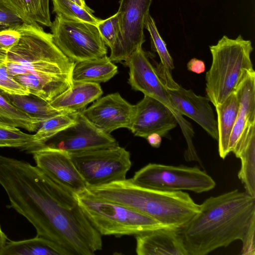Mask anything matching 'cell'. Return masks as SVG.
Returning a JSON list of instances; mask_svg holds the SVG:
<instances>
[{
  "label": "cell",
  "mask_w": 255,
  "mask_h": 255,
  "mask_svg": "<svg viewBox=\"0 0 255 255\" xmlns=\"http://www.w3.org/2000/svg\"><path fill=\"white\" fill-rule=\"evenodd\" d=\"M0 185L10 207L33 225L36 236L54 242L68 255H93L102 249V236L74 194L37 166L0 154Z\"/></svg>",
  "instance_id": "obj_1"
},
{
  "label": "cell",
  "mask_w": 255,
  "mask_h": 255,
  "mask_svg": "<svg viewBox=\"0 0 255 255\" xmlns=\"http://www.w3.org/2000/svg\"><path fill=\"white\" fill-rule=\"evenodd\" d=\"M188 255H205L237 240L241 254L255 255V197L235 189L206 199L178 229Z\"/></svg>",
  "instance_id": "obj_2"
},
{
  "label": "cell",
  "mask_w": 255,
  "mask_h": 255,
  "mask_svg": "<svg viewBox=\"0 0 255 255\" xmlns=\"http://www.w3.org/2000/svg\"><path fill=\"white\" fill-rule=\"evenodd\" d=\"M19 41L7 52L6 61L20 64L41 83L47 102L72 87L75 62L54 44L51 33L38 23L16 27Z\"/></svg>",
  "instance_id": "obj_3"
},
{
  "label": "cell",
  "mask_w": 255,
  "mask_h": 255,
  "mask_svg": "<svg viewBox=\"0 0 255 255\" xmlns=\"http://www.w3.org/2000/svg\"><path fill=\"white\" fill-rule=\"evenodd\" d=\"M85 192L151 217L165 227L179 229L199 211L200 205L183 191H167L142 187L130 179L87 187Z\"/></svg>",
  "instance_id": "obj_4"
},
{
  "label": "cell",
  "mask_w": 255,
  "mask_h": 255,
  "mask_svg": "<svg viewBox=\"0 0 255 255\" xmlns=\"http://www.w3.org/2000/svg\"><path fill=\"white\" fill-rule=\"evenodd\" d=\"M212 61L206 74L207 97L215 107L234 93L245 76L254 71L251 54L252 42L241 35L235 39L224 35L216 45L210 46Z\"/></svg>",
  "instance_id": "obj_5"
},
{
  "label": "cell",
  "mask_w": 255,
  "mask_h": 255,
  "mask_svg": "<svg viewBox=\"0 0 255 255\" xmlns=\"http://www.w3.org/2000/svg\"><path fill=\"white\" fill-rule=\"evenodd\" d=\"M84 214L102 235H136L165 227L154 219L123 205L96 198L85 191L74 194Z\"/></svg>",
  "instance_id": "obj_6"
},
{
  "label": "cell",
  "mask_w": 255,
  "mask_h": 255,
  "mask_svg": "<svg viewBox=\"0 0 255 255\" xmlns=\"http://www.w3.org/2000/svg\"><path fill=\"white\" fill-rule=\"evenodd\" d=\"M132 182L138 186L167 191L208 192L216 186L214 180L198 166L148 163L135 172Z\"/></svg>",
  "instance_id": "obj_7"
},
{
  "label": "cell",
  "mask_w": 255,
  "mask_h": 255,
  "mask_svg": "<svg viewBox=\"0 0 255 255\" xmlns=\"http://www.w3.org/2000/svg\"><path fill=\"white\" fill-rule=\"evenodd\" d=\"M50 27L54 44L75 63L107 55V47L95 25L56 15Z\"/></svg>",
  "instance_id": "obj_8"
},
{
  "label": "cell",
  "mask_w": 255,
  "mask_h": 255,
  "mask_svg": "<svg viewBox=\"0 0 255 255\" xmlns=\"http://www.w3.org/2000/svg\"><path fill=\"white\" fill-rule=\"evenodd\" d=\"M69 154L87 187L125 180L131 165L129 152L119 145Z\"/></svg>",
  "instance_id": "obj_9"
},
{
  "label": "cell",
  "mask_w": 255,
  "mask_h": 255,
  "mask_svg": "<svg viewBox=\"0 0 255 255\" xmlns=\"http://www.w3.org/2000/svg\"><path fill=\"white\" fill-rule=\"evenodd\" d=\"M152 0H120L119 14L120 31L111 49L109 57L113 63L125 61L145 39L144 19Z\"/></svg>",
  "instance_id": "obj_10"
},
{
  "label": "cell",
  "mask_w": 255,
  "mask_h": 255,
  "mask_svg": "<svg viewBox=\"0 0 255 255\" xmlns=\"http://www.w3.org/2000/svg\"><path fill=\"white\" fill-rule=\"evenodd\" d=\"M166 88L170 99L182 115L191 119L200 126L213 138L218 140L217 120L207 97L196 95L191 89L186 90L172 78L171 71L161 63L155 67Z\"/></svg>",
  "instance_id": "obj_11"
},
{
  "label": "cell",
  "mask_w": 255,
  "mask_h": 255,
  "mask_svg": "<svg viewBox=\"0 0 255 255\" xmlns=\"http://www.w3.org/2000/svg\"><path fill=\"white\" fill-rule=\"evenodd\" d=\"M75 120L74 124L48 139L42 147L74 153L119 145L113 136L93 125L81 112H76Z\"/></svg>",
  "instance_id": "obj_12"
},
{
  "label": "cell",
  "mask_w": 255,
  "mask_h": 255,
  "mask_svg": "<svg viewBox=\"0 0 255 255\" xmlns=\"http://www.w3.org/2000/svg\"><path fill=\"white\" fill-rule=\"evenodd\" d=\"M32 154L36 166L55 182L73 194L86 190L87 184L69 153L43 147Z\"/></svg>",
  "instance_id": "obj_13"
},
{
  "label": "cell",
  "mask_w": 255,
  "mask_h": 255,
  "mask_svg": "<svg viewBox=\"0 0 255 255\" xmlns=\"http://www.w3.org/2000/svg\"><path fill=\"white\" fill-rule=\"evenodd\" d=\"M96 101L81 112L93 125L109 134L120 128L130 129L135 105L126 101L119 93L109 94Z\"/></svg>",
  "instance_id": "obj_14"
},
{
  "label": "cell",
  "mask_w": 255,
  "mask_h": 255,
  "mask_svg": "<svg viewBox=\"0 0 255 255\" xmlns=\"http://www.w3.org/2000/svg\"><path fill=\"white\" fill-rule=\"evenodd\" d=\"M124 63L129 69L128 83L133 90L161 102L175 115L178 114L155 67L150 62L142 47L133 52Z\"/></svg>",
  "instance_id": "obj_15"
},
{
  "label": "cell",
  "mask_w": 255,
  "mask_h": 255,
  "mask_svg": "<svg viewBox=\"0 0 255 255\" xmlns=\"http://www.w3.org/2000/svg\"><path fill=\"white\" fill-rule=\"evenodd\" d=\"M177 125L175 115L166 105L151 97L144 95L143 98L135 105L129 130L135 136L145 138L152 133L165 137Z\"/></svg>",
  "instance_id": "obj_16"
},
{
  "label": "cell",
  "mask_w": 255,
  "mask_h": 255,
  "mask_svg": "<svg viewBox=\"0 0 255 255\" xmlns=\"http://www.w3.org/2000/svg\"><path fill=\"white\" fill-rule=\"evenodd\" d=\"M138 255H188L178 229L161 227L135 235Z\"/></svg>",
  "instance_id": "obj_17"
},
{
  "label": "cell",
  "mask_w": 255,
  "mask_h": 255,
  "mask_svg": "<svg viewBox=\"0 0 255 255\" xmlns=\"http://www.w3.org/2000/svg\"><path fill=\"white\" fill-rule=\"evenodd\" d=\"M239 103L236 120L229 143L232 152L241 135L250 125L255 124V72H249L241 80L235 92Z\"/></svg>",
  "instance_id": "obj_18"
},
{
  "label": "cell",
  "mask_w": 255,
  "mask_h": 255,
  "mask_svg": "<svg viewBox=\"0 0 255 255\" xmlns=\"http://www.w3.org/2000/svg\"><path fill=\"white\" fill-rule=\"evenodd\" d=\"M232 152L241 160L238 177L245 191L255 197V124L245 128Z\"/></svg>",
  "instance_id": "obj_19"
},
{
  "label": "cell",
  "mask_w": 255,
  "mask_h": 255,
  "mask_svg": "<svg viewBox=\"0 0 255 255\" xmlns=\"http://www.w3.org/2000/svg\"><path fill=\"white\" fill-rule=\"evenodd\" d=\"M102 94L103 90L99 83L73 82L71 88L49 103L58 110L71 113L81 112L89 104L100 98Z\"/></svg>",
  "instance_id": "obj_20"
},
{
  "label": "cell",
  "mask_w": 255,
  "mask_h": 255,
  "mask_svg": "<svg viewBox=\"0 0 255 255\" xmlns=\"http://www.w3.org/2000/svg\"><path fill=\"white\" fill-rule=\"evenodd\" d=\"M118 73V67L107 55L99 58L75 63L73 82L100 83L110 80Z\"/></svg>",
  "instance_id": "obj_21"
},
{
  "label": "cell",
  "mask_w": 255,
  "mask_h": 255,
  "mask_svg": "<svg viewBox=\"0 0 255 255\" xmlns=\"http://www.w3.org/2000/svg\"><path fill=\"white\" fill-rule=\"evenodd\" d=\"M239 106V100L234 92L224 103L215 107L217 115L218 152L223 159L230 153L229 143Z\"/></svg>",
  "instance_id": "obj_22"
},
{
  "label": "cell",
  "mask_w": 255,
  "mask_h": 255,
  "mask_svg": "<svg viewBox=\"0 0 255 255\" xmlns=\"http://www.w3.org/2000/svg\"><path fill=\"white\" fill-rule=\"evenodd\" d=\"M0 255H68L54 242L36 236L29 239L6 242Z\"/></svg>",
  "instance_id": "obj_23"
},
{
  "label": "cell",
  "mask_w": 255,
  "mask_h": 255,
  "mask_svg": "<svg viewBox=\"0 0 255 255\" xmlns=\"http://www.w3.org/2000/svg\"><path fill=\"white\" fill-rule=\"evenodd\" d=\"M5 5L27 24L50 27L49 0H3Z\"/></svg>",
  "instance_id": "obj_24"
},
{
  "label": "cell",
  "mask_w": 255,
  "mask_h": 255,
  "mask_svg": "<svg viewBox=\"0 0 255 255\" xmlns=\"http://www.w3.org/2000/svg\"><path fill=\"white\" fill-rule=\"evenodd\" d=\"M44 121L15 107L0 90V123L34 132Z\"/></svg>",
  "instance_id": "obj_25"
},
{
  "label": "cell",
  "mask_w": 255,
  "mask_h": 255,
  "mask_svg": "<svg viewBox=\"0 0 255 255\" xmlns=\"http://www.w3.org/2000/svg\"><path fill=\"white\" fill-rule=\"evenodd\" d=\"M10 102L15 107L32 116L46 120L55 116L71 113L60 111L52 107L49 103L40 99H32L29 96L8 94L2 92Z\"/></svg>",
  "instance_id": "obj_26"
},
{
  "label": "cell",
  "mask_w": 255,
  "mask_h": 255,
  "mask_svg": "<svg viewBox=\"0 0 255 255\" xmlns=\"http://www.w3.org/2000/svg\"><path fill=\"white\" fill-rule=\"evenodd\" d=\"M14 147L32 153L39 148L34 134L23 132L18 128L0 123V147Z\"/></svg>",
  "instance_id": "obj_27"
},
{
  "label": "cell",
  "mask_w": 255,
  "mask_h": 255,
  "mask_svg": "<svg viewBox=\"0 0 255 255\" xmlns=\"http://www.w3.org/2000/svg\"><path fill=\"white\" fill-rule=\"evenodd\" d=\"M75 113H65L51 117L44 121L34 136L41 148L52 137L76 123Z\"/></svg>",
  "instance_id": "obj_28"
},
{
  "label": "cell",
  "mask_w": 255,
  "mask_h": 255,
  "mask_svg": "<svg viewBox=\"0 0 255 255\" xmlns=\"http://www.w3.org/2000/svg\"><path fill=\"white\" fill-rule=\"evenodd\" d=\"M53 11L65 18L97 25L100 21L91 12L69 0H52Z\"/></svg>",
  "instance_id": "obj_29"
},
{
  "label": "cell",
  "mask_w": 255,
  "mask_h": 255,
  "mask_svg": "<svg viewBox=\"0 0 255 255\" xmlns=\"http://www.w3.org/2000/svg\"><path fill=\"white\" fill-rule=\"evenodd\" d=\"M144 28L148 31L150 35L151 48L158 54L160 63L170 71L174 69L172 58L167 49L166 43L158 32L154 20L149 12L146 14L144 18Z\"/></svg>",
  "instance_id": "obj_30"
},
{
  "label": "cell",
  "mask_w": 255,
  "mask_h": 255,
  "mask_svg": "<svg viewBox=\"0 0 255 255\" xmlns=\"http://www.w3.org/2000/svg\"><path fill=\"white\" fill-rule=\"evenodd\" d=\"M96 26L105 45L111 49L120 31L118 12L106 19H100Z\"/></svg>",
  "instance_id": "obj_31"
},
{
  "label": "cell",
  "mask_w": 255,
  "mask_h": 255,
  "mask_svg": "<svg viewBox=\"0 0 255 255\" xmlns=\"http://www.w3.org/2000/svg\"><path fill=\"white\" fill-rule=\"evenodd\" d=\"M0 90L8 94L31 95L26 87L19 83L8 73L5 63L0 64Z\"/></svg>",
  "instance_id": "obj_32"
},
{
  "label": "cell",
  "mask_w": 255,
  "mask_h": 255,
  "mask_svg": "<svg viewBox=\"0 0 255 255\" xmlns=\"http://www.w3.org/2000/svg\"><path fill=\"white\" fill-rule=\"evenodd\" d=\"M19 83L26 87L30 94L47 101L43 87L39 80L32 74L28 72L13 77Z\"/></svg>",
  "instance_id": "obj_33"
},
{
  "label": "cell",
  "mask_w": 255,
  "mask_h": 255,
  "mask_svg": "<svg viewBox=\"0 0 255 255\" xmlns=\"http://www.w3.org/2000/svg\"><path fill=\"white\" fill-rule=\"evenodd\" d=\"M22 23L21 19L5 5L3 0H0V28H14Z\"/></svg>",
  "instance_id": "obj_34"
},
{
  "label": "cell",
  "mask_w": 255,
  "mask_h": 255,
  "mask_svg": "<svg viewBox=\"0 0 255 255\" xmlns=\"http://www.w3.org/2000/svg\"><path fill=\"white\" fill-rule=\"evenodd\" d=\"M20 34L16 27L0 30V45L7 51L19 41Z\"/></svg>",
  "instance_id": "obj_35"
},
{
  "label": "cell",
  "mask_w": 255,
  "mask_h": 255,
  "mask_svg": "<svg viewBox=\"0 0 255 255\" xmlns=\"http://www.w3.org/2000/svg\"><path fill=\"white\" fill-rule=\"evenodd\" d=\"M187 68L188 71L196 74H201L205 71V65L203 61L194 58L188 61Z\"/></svg>",
  "instance_id": "obj_36"
},
{
  "label": "cell",
  "mask_w": 255,
  "mask_h": 255,
  "mask_svg": "<svg viewBox=\"0 0 255 255\" xmlns=\"http://www.w3.org/2000/svg\"><path fill=\"white\" fill-rule=\"evenodd\" d=\"M146 139L148 143L153 147L158 148L160 147L162 136L157 133H152L149 134Z\"/></svg>",
  "instance_id": "obj_37"
},
{
  "label": "cell",
  "mask_w": 255,
  "mask_h": 255,
  "mask_svg": "<svg viewBox=\"0 0 255 255\" xmlns=\"http://www.w3.org/2000/svg\"><path fill=\"white\" fill-rule=\"evenodd\" d=\"M7 51L0 45V64L5 63L7 57Z\"/></svg>",
  "instance_id": "obj_38"
},
{
  "label": "cell",
  "mask_w": 255,
  "mask_h": 255,
  "mask_svg": "<svg viewBox=\"0 0 255 255\" xmlns=\"http://www.w3.org/2000/svg\"><path fill=\"white\" fill-rule=\"evenodd\" d=\"M7 240V237L0 226V251L6 243Z\"/></svg>",
  "instance_id": "obj_39"
},
{
  "label": "cell",
  "mask_w": 255,
  "mask_h": 255,
  "mask_svg": "<svg viewBox=\"0 0 255 255\" xmlns=\"http://www.w3.org/2000/svg\"><path fill=\"white\" fill-rule=\"evenodd\" d=\"M74 3H76V4H78L80 6L87 9L91 13L93 12L94 11L91 9L90 8H89L87 4H86L84 0H69Z\"/></svg>",
  "instance_id": "obj_40"
},
{
  "label": "cell",
  "mask_w": 255,
  "mask_h": 255,
  "mask_svg": "<svg viewBox=\"0 0 255 255\" xmlns=\"http://www.w3.org/2000/svg\"><path fill=\"white\" fill-rule=\"evenodd\" d=\"M2 29H3V28H0V30Z\"/></svg>",
  "instance_id": "obj_41"
}]
</instances>
